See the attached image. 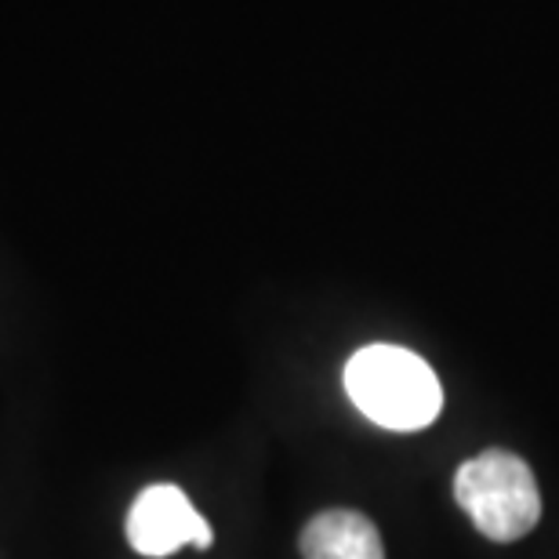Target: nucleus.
Returning <instances> with one entry per match:
<instances>
[{
  "mask_svg": "<svg viewBox=\"0 0 559 559\" xmlns=\"http://www.w3.org/2000/svg\"><path fill=\"white\" fill-rule=\"evenodd\" d=\"M128 542L139 556L164 559L186 549V545L207 549L215 534H211L207 520L193 509L182 487L156 484L145 487L128 512Z\"/></svg>",
  "mask_w": 559,
  "mask_h": 559,
  "instance_id": "3",
  "label": "nucleus"
},
{
  "mask_svg": "<svg viewBox=\"0 0 559 559\" xmlns=\"http://www.w3.org/2000/svg\"><path fill=\"white\" fill-rule=\"evenodd\" d=\"M301 556L306 559H385L382 538L364 512L331 509L320 512L301 531Z\"/></svg>",
  "mask_w": 559,
  "mask_h": 559,
  "instance_id": "4",
  "label": "nucleus"
},
{
  "mask_svg": "<svg viewBox=\"0 0 559 559\" xmlns=\"http://www.w3.org/2000/svg\"><path fill=\"white\" fill-rule=\"evenodd\" d=\"M345 393L382 429L415 432L443 407V385L429 364L400 345H367L345 364Z\"/></svg>",
  "mask_w": 559,
  "mask_h": 559,
  "instance_id": "1",
  "label": "nucleus"
},
{
  "mask_svg": "<svg viewBox=\"0 0 559 559\" xmlns=\"http://www.w3.org/2000/svg\"><path fill=\"white\" fill-rule=\"evenodd\" d=\"M454 498L490 542H520L542 520V495L531 465L509 451H484L454 476Z\"/></svg>",
  "mask_w": 559,
  "mask_h": 559,
  "instance_id": "2",
  "label": "nucleus"
}]
</instances>
